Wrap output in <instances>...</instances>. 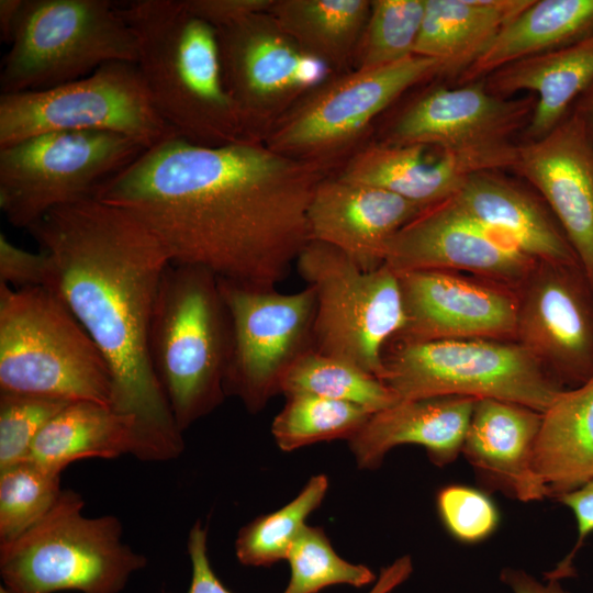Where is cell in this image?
Here are the masks:
<instances>
[{
  "instance_id": "obj_3",
  "label": "cell",
  "mask_w": 593,
  "mask_h": 593,
  "mask_svg": "<svg viewBox=\"0 0 593 593\" xmlns=\"http://www.w3.org/2000/svg\"><path fill=\"white\" fill-rule=\"evenodd\" d=\"M118 5L136 36V65L153 107L176 135L205 146L250 141L224 82L216 30L183 0Z\"/></svg>"
},
{
  "instance_id": "obj_5",
  "label": "cell",
  "mask_w": 593,
  "mask_h": 593,
  "mask_svg": "<svg viewBox=\"0 0 593 593\" xmlns=\"http://www.w3.org/2000/svg\"><path fill=\"white\" fill-rule=\"evenodd\" d=\"M0 391L111 406L113 379L55 292L0 282Z\"/></svg>"
},
{
  "instance_id": "obj_32",
  "label": "cell",
  "mask_w": 593,
  "mask_h": 593,
  "mask_svg": "<svg viewBox=\"0 0 593 593\" xmlns=\"http://www.w3.org/2000/svg\"><path fill=\"white\" fill-rule=\"evenodd\" d=\"M328 486L327 475L315 474L288 504L243 526L234 542L237 560L247 567H270L286 560L306 526L305 521L324 501Z\"/></svg>"
},
{
  "instance_id": "obj_45",
  "label": "cell",
  "mask_w": 593,
  "mask_h": 593,
  "mask_svg": "<svg viewBox=\"0 0 593 593\" xmlns=\"http://www.w3.org/2000/svg\"><path fill=\"white\" fill-rule=\"evenodd\" d=\"M25 0H0V40L11 44Z\"/></svg>"
},
{
  "instance_id": "obj_26",
  "label": "cell",
  "mask_w": 593,
  "mask_h": 593,
  "mask_svg": "<svg viewBox=\"0 0 593 593\" xmlns=\"http://www.w3.org/2000/svg\"><path fill=\"white\" fill-rule=\"evenodd\" d=\"M533 467L556 499L593 481V380L563 390L542 412Z\"/></svg>"
},
{
  "instance_id": "obj_4",
  "label": "cell",
  "mask_w": 593,
  "mask_h": 593,
  "mask_svg": "<svg viewBox=\"0 0 593 593\" xmlns=\"http://www.w3.org/2000/svg\"><path fill=\"white\" fill-rule=\"evenodd\" d=\"M149 355L182 433L224 401L231 322L211 271L168 265L155 300Z\"/></svg>"
},
{
  "instance_id": "obj_2",
  "label": "cell",
  "mask_w": 593,
  "mask_h": 593,
  "mask_svg": "<svg viewBox=\"0 0 593 593\" xmlns=\"http://www.w3.org/2000/svg\"><path fill=\"white\" fill-rule=\"evenodd\" d=\"M52 261L55 292L92 338L113 379L111 407L136 426L139 460L183 449L149 355V329L170 264L159 240L122 209L88 199L47 212L26 230Z\"/></svg>"
},
{
  "instance_id": "obj_14",
  "label": "cell",
  "mask_w": 593,
  "mask_h": 593,
  "mask_svg": "<svg viewBox=\"0 0 593 593\" xmlns=\"http://www.w3.org/2000/svg\"><path fill=\"white\" fill-rule=\"evenodd\" d=\"M216 32L224 82L251 141L264 142L276 122L332 74L269 11Z\"/></svg>"
},
{
  "instance_id": "obj_22",
  "label": "cell",
  "mask_w": 593,
  "mask_h": 593,
  "mask_svg": "<svg viewBox=\"0 0 593 593\" xmlns=\"http://www.w3.org/2000/svg\"><path fill=\"white\" fill-rule=\"evenodd\" d=\"M501 171L489 169L470 175L449 201L538 262L580 265L541 197Z\"/></svg>"
},
{
  "instance_id": "obj_42",
  "label": "cell",
  "mask_w": 593,
  "mask_h": 593,
  "mask_svg": "<svg viewBox=\"0 0 593 593\" xmlns=\"http://www.w3.org/2000/svg\"><path fill=\"white\" fill-rule=\"evenodd\" d=\"M557 500L573 512L578 526L577 547L553 571L549 572L551 577L561 580L571 574V560L575 550L584 538L593 532V481L575 491L558 496Z\"/></svg>"
},
{
  "instance_id": "obj_38",
  "label": "cell",
  "mask_w": 593,
  "mask_h": 593,
  "mask_svg": "<svg viewBox=\"0 0 593 593\" xmlns=\"http://www.w3.org/2000/svg\"><path fill=\"white\" fill-rule=\"evenodd\" d=\"M437 511L458 540L478 542L497 527L499 512L483 492L465 485H448L437 494Z\"/></svg>"
},
{
  "instance_id": "obj_47",
  "label": "cell",
  "mask_w": 593,
  "mask_h": 593,
  "mask_svg": "<svg viewBox=\"0 0 593 593\" xmlns=\"http://www.w3.org/2000/svg\"><path fill=\"white\" fill-rule=\"evenodd\" d=\"M0 593H10V592L3 585H1Z\"/></svg>"
},
{
  "instance_id": "obj_46",
  "label": "cell",
  "mask_w": 593,
  "mask_h": 593,
  "mask_svg": "<svg viewBox=\"0 0 593 593\" xmlns=\"http://www.w3.org/2000/svg\"><path fill=\"white\" fill-rule=\"evenodd\" d=\"M570 113L581 122L593 142V83L580 96Z\"/></svg>"
},
{
  "instance_id": "obj_36",
  "label": "cell",
  "mask_w": 593,
  "mask_h": 593,
  "mask_svg": "<svg viewBox=\"0 0 593 593\" xmlns=\"http://www.w3.org/2000/svg\"><path fill=\"white\" fill-rule=\"evenodd\" d=\"M286 560L291 573L283 593H318L337 584L362 588L377 580L369 567L338 556L318 526L302 529Z\"/></svg>"
},
{
  "instance_id": "obj_1",
  "label": "cell",
  "mask_w": 593,
  "mask_h": 593,
  "mask_svg": "<svg viewBox=\"0 0 593 593\" xmlns=\"http://www.w3.org/2000/svg\"><path fill=\"white\" fill-rule=\"evenodd\" d=\"M329 174L264 142L205 146L175 135L148 147L94 199L139 221L171 264L269 290L310 242L307 210Z\"/></svg>"
},
{
  "instance_id": "obj_9",
  "label": "cell",
  "mask_w": 593,
  "mask_h": 593,
  "mask_svg": "<svg viewBox=\"0 0 593 593\" xmlns=\"http://www.w3.org/2000/svg\"><path fill=\"white\" fill-rule=\"evenodd\" d=\"M10 45L1 94L55 88L138 56L135 34L109 0H25Z\"/></svg>"
},
{
  "instance_id": "obj_15",
  "label": "cell",
  "mask_w": 593,
  "mask_h": 593,
  "mask_svg": "<svg viewBox=\"0 0 593 593\" xmlns=\"http://www.w3.org/2000/svg\"><path fill=\"white\" fill-rule=\"evenodd\" d=\"M535 98H503L484 79L447 87L433 85L410 97L372 138L399 145H424L458 155L515 157L511 141L526 127Z\"/></svg>"
},
{
  "instance_id": "obj_7",
  "label": "cell",
  "mask_w": 593,
  "mask_h": 593,
  "mask_svg": "<svg viewBox=\"0 0 593 593\" xmlns=\"http://www.w3.org/2000/svg\"><path fill=\"white\" fill-rule=\"evenodd\" d=\"M441 72L438 60L412 55L378 68L331 74L276 122L264 143L276 153L335 172L372 138L377 119Z\"/></svg>"
},
{
  "instance_id": "obj_48",
  "label": "cell",
  "mask_w": 593,
  "mask_h": 593,
  "mask_svg": "<svg viewBox=\"0 0 593 593\" xmlns=\"http://www.w3.org/2000/svg\"><path fill=\"white\" fill-rule=\"evenodd\" d=\"M593 380V379H592Z\"/></svg>"
},
{
  "instance_id": "obj_6",
  "label": "cell",
  "mask_w": 593,
  "mask_h": 593,
  "mask_svg": "<svg viewBox=\"0 0 593 593\" xmlns=\"http://www.w3.org/2000/svg\"><path fill=\"white\" fill-rule=\"evenodd\" d=\"M85 500L63 490L53 508L0 544V575L10 593H121L147 558L123 540L119 517L83 515Z\"/></svg>"
},
{
  "instance_id": "obj_21",
  "label": "cell",
  "mask_w": 593,
  "mask_h": 593,
  "mask_svg": "<svg viewBox=\"0 0 593 593\" xmlns=\"http://www.w3.org/2000/svg\"><path fill=\"white\" fill-rule=\"evenodd\" d=\"M513 163L514 157L458 155L424 145L389 144L371 138L333 174L429 208L451 198L470 175L511 169Z\"/></svg>"
},
{
  "instance_id": "obj_29",
  "label": "cell",
  "mask_w": 593,
  "mask_h": 593,
  "mask_svg": "<svg viewBox=\"0 0 593 593\" xmlns=\"http://www.w3.org/2000/svg\"><path fill=\"white\" fill-rule=\"evenodd\" d=\"M139 443L134 421L111 406L79 401L57 413L32 445L29 460L57 472L89 458H138Z\"/></svg>"
},
{
  "instance_id": "obj_41",
  "label": "cell",
  "mask_w": 593,
  "mask_h": 593,
  "mask_svg": "<svg viewBox=\"0 0 593 593\" xmlns=\"http://www.w3.org/2000/svg\"><path fill=\"white\" fill-rule=\"evenodd\" d=\"M191 561V582L187 593H232L220 581L211 567L208 553V527L198 519L191 527L188 541Z\"/></svg>"
},
{
  "instance_id": "obj_40",
  "label": "cell",
  "mask_w": 593,
  "mask_h": 593,
  "mask_svg": "<svg viewBox=\"0 0 593 593\" xmlns=\"http://www.w3.org/2000/svg\"><path fill=\"white\" fill-rule=\"evenodd\" d=\"M275 0H183L187 10L215 30L268 12Z\"/></svg>"
},
{
  "instance_id": "obj_31",
  "label": "cell",
  "mask_w": 593,
  "mask_h": 593,
  "mask_svg": "<svg viewBox=\"0 0 593 593\" xmlns=\"http://www.w3.org/2000/svg\"><path fill=\"white\" fill-rule=\"evenodd\" d=\"M280 393L284 396L310 394L349 402L372 414L400 400L377 377L314 348L301 355L289 368L281 380Z\"/></svg>"
},
{
  "instance_id": "obj_10",
  "label": "cell",
  "mask_w": 593,
  "mask_h": 593,
  "mask_svg": "<svg viewBox=\"0 0 593 593\" xmlns=\"http://www.w3.org/2000/svg\"><path fill=\"white\" fill-rule=\"evenodd\" d=\"M296 269L316 294L313 348L381 380L383 353L404 325L398 275L388 265L361 270L337 248L310 240Z\"/></svg>"
},
{
  "instance_id": "obj_39",
  "label": "cell",
  "mask_w": 593,
  "mask_h": 593,
  "mask_svg": "<svg viewBox=\"0 0 593 593\" xmlns=\"http://www.w3.org/2000/svg\"><path fill=\"white\" fill-rule=\"evenodd\" d=\"M51 278L52 261L46 251H27L0 234V282L14 289L48 288Z\"/></svg>"
},
{
  "instance_id": "obj_13",
  "label": "cell",
  "mask_w": 593,
  "mask_h": 593,
  "mask_svg": "<svg viewBox=\"0 0 593 593\" xmlns=\"http://www.w3.org/2000/svg\"><path fill=\"white\" fill-rule=\"evenodd\" d=\"M231 322V355L225 394L258 413L280 393V383L313 348L316 294L312 287L293 293L244 288L219 279Z\"/></svg>"
},
{
  "instance_id": "obj_28",
  "label": "cell",
  "mask_w": 593,
  "mask_h": 593,
  "mask_svg": "<svg viewBox=\"0 0 593 593\" xmlns=\"http://www.w3.org/2000/svg\"><path fill=\"white\" fill-rule=\"evenodd\" d=\"M593 35V0H532L496 34L458 78L481 80L510 64L545 54Z\"/></svg>"
},
{
  "instance_id": "obj_25",
  "label": "cell",
  "mask_w": 593,
  "mask_h": 593,
  "mask_svg": "<svg viewBox=\"0 0 593 593\" xmlns=\"http://www.w3.org/2000/svg\"><path fill=\"white\" fill-rule=\"evenodd\" d=\"M500 97L517 92L534 96L535 105L525 134L537 139L560 124L580 96L593 83V35L568 46L497 69L483 78Z\"/></svg>"
},
{
  "instance_id": "obj_33",
  "label": "cell",
  "mask_w": 593,
  "mask_h": 593,
  "mask_svg": "<svg viewBox=\"0 0 593 593\" xmlns=\"http://www.w3.org/2000/svg\"><path fill=\"white\" fill-rule=\"evenodd\" d=\"M372 413L354 403L310 394L286 396L271 423V435L283 451H293L320 441L355 436Z\"/></svg>"
},
{
  "instance_id": "obj_43",
  "label": "cell",
  "mask_w": 593,
  "mask_h": 593,
  "mask_svg": "<svg viewBox=\"0 0 593 593\" xmlns=\"http://www.w3.org/2000/svg\"><path fill=\"white\" fill-rule=\"evenodd\" d=\"M501 581L504 582L513 593H570L560 584V580L548 578V582L542 584L523 570L506 568L501 572Z\"/></svg>"
},
{
  "instance_id": "obj_23",
  "label": "cell",
  "mask_w": 593,
  "mask_h": 593,
  "mask_svg": "<svg viewBox=\"0 0 593 593\" xmlns=\"http://www.w3.org/2000/svg\"><path fill=\"white\" fill-rule=\"evenodd\" d=\"M542 413L529 406L477 399L461 452L485 485L523 502L549 496L533 455Z\"/></svg>"
},
{
  "instance_id": "obj_24",
  "label": "cell",
  "mask_w": 593,
  "mask_h": 593,
  "mask_svg": "<svg viewBox=\"0 0 593 593\" xmlns=\"http://www.w3.org/2000/svg\"><path fill=\"white\" fill-rule=\"evenodd\" d=\"M474 398L440 395L399 400L373 413L348 440L359 469L380 467L385 455L400 445H418L436 466L452 462L461 452Z\"/></svg>"
},
{
  "instance_id": "obj_8",
  "label": "cell",
  "mask_w": 593,
  "mask_h": 593,
  "mask_svg": "<svg viewBox=\"0 0 593 593\" xmlns=\"http://www.w3.org/2000/svg\"><path fill=\"white\" fill-rule=\"evenodd\" d=\"M381 381L400 399H497L544 412L566 388L514 339L390 340Z\"/></svg>"
},
{
  "instance_id": "obj_19",
  "label": "cell",
  "mask_w": 593,
  "mask_h": 593,
  "mask_svg": "<svg viewBox=\"0 0 593 593\" xmlns=\"http://www.w3.org/2000/svg\"><path fill=\"white\" fill-rule=\"evenodd\" d=\"M546 202L593 284V142L570 113L545 136L517 144L511 168Z\"/></svg>"
},
{
  "instance_id": "obj_27",
  "label": "cell",
  "mask_w": 593,
  "mask_h": 593,
  "mask_svg": "<svg viewBox=\"0 0 593 593\" xmlns=\"http://www.w3.org/2000/svg\"><path fill=\"white\" fill-rule=\"evenodd\" d=\"M530 1L425 0L414 55L438 60L441 76L458 78Z\"/></svg>"
},
{
  "instance_id": "obj_12",
  "label": "cell",
  "mask_w": 593,
  "mask_h": 593,
  "mask_svg": "<svg viewBox=\"0 0 593 593\" xmlns=\"http://www.w3.org/2000/svg\"><path fill=\"white\" fill-rule=\"evenodd\" d=\"M60 131L113 132L147 147L176 135L153 107L136 63L127 61L55 88L0 94V147Z\"/></svg>"
},
{
  "instance_id": "obj_37",
  "label": "cell",
  "mask_w": 593,
  "mask_h": 593,
  "mask_svg": "<svg viewBox=\"0 0 593 593\" xmlns=\"http://www.w3.org/2000/svg\"><path fill=\"white\" fill-rule=\"evenodd\" d=\"M69 403L0 391V470L27 460L41 430Z\"/></svg>"
},
{
  "instance_id": "obj_44",
  "label": "cell",
  "mask_w": 593,
  "mask_h": 593,
  "mask_svg": "<svg viewBox=\"0 0 593 593\" xmlns=\"http://www.w3.org/2000/svg\"><path fill=\"white\" fill-rule=\"evenodd\" d=\"M413 572V561L409 555L402 556L381 569L368 593H391L406 581Z\"/></svg>"
},
{
  "instance_id": "obj_16",
  "label": "cell",
  "mask_w": 593,
  "mask_h": 593,
  "mask_svg": "<svg viewBox=\"0 0 593 593\" xmlns=\"http://www.w3.org/2000/svg\"><path fill=\"white\" fill-rule=\"evenodd\" d=\"M515 340L566 388L593 379V284L580 265L537 262L516 290Z\"/></svg>"
},
{
  "instance_id": "obj_34",
  "label": "cell",
  "mask_w": 593,
  "mask_h": 593,
  "mask_svg": "<svg viewBox=\"0 0 593 593\" xmlns=\"http://www.w3.org/2000/svg\"><path fill=\"white\" fill-rule=\"evenodd\" d=\"M424 12L425 0H371L353 68H378L414 55Z\"/></svg>"
},
{
  "instance_id": "obj_18",
  "label": "cell",
  "mask_w": 593,
  "mask_h": 593,
  "mask_svg": "<svg viewBox=\"0 0 593 593\" xmlns=\"http://www.w3.org/2000/svg\"><path fill=\"white\" fill-rule=\"evenodd\" d=\"M538 261L485 230L447 199L426 208L387 243L384 264L395 272L440 269L505 283H523Z\"/></svg>"
},
{
  "instance_id": "obj_35",
  "label": "cell",
  "mask_w": 593,
  "mask_h": 593,
  "mask_svg": "<svg viewBox=\"0 0 593 593\" xmlns=\"http://www.w3.org/2000/svg\"><path fill=\"white\" fill-rule=\"evenodd\" d=\"M60 474L29 459L0 470V544L20 537L53 508L63 491Z\"/></svg>"
},
{
  "instance_id": "obj_30",
  "label": "cell",
  "mask_w": 593,
  "mask_h": 593,
  "mask_svg": "<svg viewBox=\"0 0 593 593\" xmlns=\"http://www.w3.org/2000/svg\"><path fill=\"white\" fill-rule=\"evenodd\" d=\"M371 0H275L269 13L307 55L332 74L349 71Z\"/></svg>"
},
{
  "instance_id": "obj_11",
  "label": "cell",
  "mask_w": 593,
  "mask_h": 593,
  "mask_svg": "<svg viewBox=\"0 0 593 593\" xmlns=\"http://www.w3.org/2000/svg\"><path fill=\"white\" fill-rule=\"evenodd\" d=\"M147 148L103 131L49 132L0 147V209L27 230L53 209L94 199Z\"/></svg>"
},
{
  "instance_id": "obj_20",
  "label": "cell",
  "mask_w": 593,
  "mask_h": 593,
  "mask_svg": "<svg viewBox=\"0 0 593 593\" xmlns=\"http://www.w3.org/2000/svg\"><path fill=\"white\" fill-rule=\"evenodd\" d=\"M425 209L329 174L317 184L307 210L310 240L328 244L371 271L384 265L388 240Z\"/></svg>"
},
{
  "instance_id": "obj_17",
  "label": "cell",
  "mask_w": 593,
  "mask_h": 593,
  "mask_svg": "<svg viewBox=\"0 0 593 593\" xmlns=\"http://www.w3.org/2000/svg\"><path fill=\"white\" fill-rule=\"evenodd\" d=\"M404 325L391 340L488 337L515 340L516 289L488 278L440 269L396 272ZM389 344V343H388Z\"/></svg>"
}]
</instances>
